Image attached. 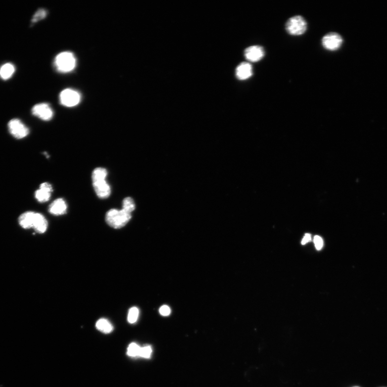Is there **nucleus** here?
Masks as SVG:
<instances>
[{
    "instance_id": "f257e3e1",
    "label": "nucleus",
    "mask_w": 387,
    "mask_h": 387,
    "mask_svg": "<svg viewBox=\"0 0 387 387\" xmlns=\"http://www.w3.org/2000/svg\"><path fill=\"white\" fill-rule=\"evenodd\" d=\"M132 218V214L128 212L116 209H112L105 215V221L109 226L114 229L124 227Z\"/></svg>"
},
{
    "instance_id": "f03ea898",
    "label": "nucleus",
    "mask_w": 387,
    "mask_h": 387,
    "mask_svg": "<svg viewBox=\"0 0 387 387\" xmlns=\"http://www.w3.org/2000/svg\"><path fill=\"white\" fill-rule=\"evenodd\" d=\"M54 65L59 72L69 73L76 68L77 59L72 52H63L56 56Z\"/></svg>"
},
{
    "instance_id": "7ed1b4c3",
    "label": "nucleus",
    "mask_w": 387,
    "mask_h": 387,
    "mask_svg": "<svg viewBox=\"0 0 387 387\" xmlns=\"http://www.w3.org/2000/svg\"><path fill=\"white\" fill-rule=\"evenodd\" d=\"M307 23L303 17L300 15L292 16L287 21L286 30L292 36H300L304 34L307 29Z\"/></svg>"
},
{
    "instance_id": "20e7f679",
    "label": "nucleus",
    "mask_w": 387,
    "mask_h": 387,
    "mask_svg": "<svg viewBox=\"0 0 387 387\" xmlns=\"http://www.w3.org/2000/svg\"><path fill=\"white\" fill-rule=\"evenodd\" d=\"M82 97L79 92L71 89L62 91L59 96L61 104L66 107H73L81 101Z\"/></svg>"
},
{
    "instance_id": "39448f33",
    "label": "nucleus",
    "mask_w": 387,
    "mask_h": 387,
    "mask_svg": "<svg viewBox=\"0 0 387 387\" xmlns=\"http://www.w3.org/2000/svg\"><path fill=\"white\" fill-rule=\"evenodd\" d=\"M8 126L10 134L17 139H24L29 134V128L17 118L10 120Z\"/></svg>"
},
{
    "instance_id": "423d86ee",
    "label": "nucleus",
    "mask_w": 387,
    "mask_h": 387,
    "mask_svg": "<svg viewBox=\"0 0 387 387\" xmlns=\"http://www.w3.org/2000/svg\"><path fill=\"white\" fill-rule=\"evenodd\" d=\"M343 40L341 36L336 33H330L323 37L322 46L328 51H335L341 46Z\"/></svg>"
},
{
    "instance_id": "0eeeda50",
    "label": "nucleus",
    "mask_w": 387,
    "mask_h": 387,
    "mask_svg": "<svg viewBox=\"0 0 387 387\" xmlns=\"http://www.w3.org/2000/svg\"><path fill=\"white\" fill-rule=\"evenodd\" d=\"M31 111H32L33 115L45 121H50L54 114L51 106L47 103L36 104L34 106Z\"/></svg>"
},
{
    "instance_id": "6e6552de",
    "label": "nucleus",
    "mask_w": 387,
    "mask_h": 387,
    "mask_svg": "<svg viewBox=\"0 0 387 387\" xmlns=\"http://www.w3.org/2000/svg\"><path fill=\"white\" fill-rule=\"evenodd\" d=\"M244 55L248 61L253 62H258L264 58L265 50L262 47L253 46L245 49Z\"/></svg>"
},
{
    "instance_id": "1a4fd4ad",
    "label": "nucleus",
    "mask_w": 387,
    "mask_h": 387,
    "mask_svg": "<svg viewBox=\"0 0 387 387\" xmlns=\"http://www.w3.org/2000/svg\"><path fill=\"white\" fill-rule=\"evenodd\" d=\"M52 192V185L48 183H44L40 185V189L36 191L35 198L39 202H46L50 199Z\"/></svg>"
},
{
    "instance_id": "9d476101",
    "label": "nucleus",
    "mask_w": 387,
    "mask_h": 387,
    "mask_svg": "<svg viewBox=\"0 0 387 387\" xmlns=\"http://www.w3.org/2000/svg\"><path fill=\"white\" fill-rule=\"evenodd\" d=\"M94 189L99 198H107L111 194V187L106 180L93 183Z\"/></svg>"
},
{
    "instance_id": "9b49d317",
    "label": "nucleus",
    "mask_w": 387,
    "mask_h": 387,
    "mask_svg": "<svg viewBox=\"0 0 387 387\" xmlns=\"http://www.w3.org/2000/svg\"><path fill=\"white\" fill-rule=\"evenodd\" d=\"M67 209V205L65 201L60 198L55 199L48 207L49 213L55 216L65 214Z\"/></svg>"
},
{
    "instance_id": "f8f14e48",
    "label": "nucleus",
    "mask_w": 387,
    "mask_h": 387,
    "mask_svg": "<svg viewBox=\"0 0 387 387\" xmlns=\"http://www.w3.org/2000/svg\"><path fill=\"white\" fill-rule=\"evenodd\" d=\"M237 79L240 80H245L250 78L253 75L252 66L248 62H242L237 66L236 71Z\"/></svg>"
},
{
    "instance_id": "ddd939ff",
    "label": "nucleus",
    "mask_w": 387,
    "mask_h": 387,
    "mask_svg": "<svg viewBox=\"0 0 387 387\" xmlns=\"http://www.w3.org/2000/svg\"><path fill=\"white\" fill-rule=\"evenodd\" d=\"M36 213L33 211H27L21 215L18 218V223L20 226L25 229L33 228Z\"/></svg>"
},
{
    "instance_id": "4468645a",
    "label": "nucleus",
    "mask_w": 387,
    "mask_h": 387,
    "mask_svg": "<svg viewBox=\"0 0 387 387\" xmlns=\"http://www.w3.org/2000/svg\"><path fill=\"white\" fill-rule=\"evenodd\" d=\"M48 227L46 218L40 213H36L34 229L39 234L46 233Z\"/></svg>"
},
{
    "instance_id": "2eb2a0df",
    "label": "nucleus",
    "mask_w": 387,
    "mask_h": 387,
    "mask_svg": "<svg viewBox=\"0 0 387 387\" xmlns=\"http://www.w3.org/2000/svg\"><path fill=\"white\" fill-rule=\"evenodd\" d=\"M16 70L14 64L8 62L0 67V78L3 80H7L13 76Z\"/></svg>"
},
{
    "instance_id": "dca6fc26",
    "label": "nucleus",
    "mask_w": 387,
    "mask_h": 387,
    "mask_svg": "<svg viewBox=\"0 0 387 387\" xmlns=\"http://www.w3.org/2000/svg\"><path fill=\"white\" fill-rule=\"evenodd\" d=\"M108 176V171L105 168L98 167L93 171L92 174V179L93 183L100 182V181L106 180Z\"/></svg>"
},
{
    "instance_id": "f3484780",
    "label": "nucleus",
    "mask_w": 387,
    "mask_h": 387,
    "mask_svg": "<svg viewBox=\"0 0 387 387\" xmlns=\"http://www.w3.org/2000/svg\"><path fill=\"white\" fill-rule=\"evenodd\" d=\"M96 327L99 332L106 334L110 333L113 330V326L110 322L104 318L99 320L97 322Z\"/></svg>"
},
{
    "instance_id": "a211bd4d",
    "label": "nucleus",
    "mask_w": 387,
    "mask_h": 387,
    "mask_svg": "<svg viewBox=\"0 0 387 387\" xmlns=\"http://www.w3.org/2000/svg\"><path fill=\"white\" fill-rule=\"evenodd\" d=\"M135 203L132 197H128L123 199L122 209L130 214H132V212L135 210Z\"/></svg>"
},
{
    "instance_id": "6ab92c4d",
    "label": "nucleus",
    "mask_w": 387,
    "mask_h": 387,
    "mask_svg": "<svg viewBox=\"0 0 387 387\" xmlns=\"http://www.w3.org/2000/svg\"><path fill=\"white\" fill-rule=\"evenodd\" d=\"M139 309L137 307H133L129 311L128 321L131 324L135 323L138 320L139 316Z\"/></svg>"
},
{
    "instance_id": "aec40b11",
    "label": "nucleus",
    "mask_w": 387,
    "mask_h": 387,
    "mask_svg": "<svg viewBox=\"0 0 387 387\" xmlns=\"http://www.w3.org/2000/svg\"><path fill=\"white\" fill-rule=\"evenodd\" d=\"M141 348V347L136 344V343H132L128 348L127 354L130 357L140 356Z\"/></svg>"
},
{
    "instance_id": "412c9836",
    "label": "nucleus",
    "mask_w": 387,
    "mask_h": 387,
    "mask_svg": "<svg viewBox=\"0 0 387 387\" xmlns=\"http://www.w3.org/2000/svg\"><path fill=\"white\" fill-rule=\"evenodd\" d=\"M48 12L45 9H40L37 10L34 14L32 18V22L36 23L39 22L44 18H46L47 16Z\"/></svg>"
},
{
    "instance_id": "4be33fe9",
    "label": "nucleus",
    "mask_w": 387,
    "mask_h": 387,
    "mask_svg": "<svg viewBox=\"0 0 387 387\" xmlns=\"http://www.w3.org/2000/svg\"><path fill=\"white\" fill-rule=\"evenodd\" d=\"M152 352V348L150 346L141 347L140 356L145 358H149L151 357Z\"/></svg>"
},
{
    "instance_id": "5701e85b",
    "label": "nucleus",
    "mask_w": 387,
    "mask_h": 387,
    "mask_svg": "<svg viewBox=\"0 0 387 387\" xmlns=\"http://www.w3.org/2000/svg\"><path fill=\"white\" fill-rule=\"evenodd\" d=\"M314 244L317 250H320L323 246V241L320 236H316L314 239Z\"/></svg>"
},
{
    "instance_id": "b1692460",
    "label": "nucleus",
    "mask_w": 387,
    "mask_h": 387,
    "mask_svg": "<svg viewBox=\"0 0 387 387\" xmlns=\"http://www.w3.org/2000/svg\"><path fill=\"white\" fill-rule=\"evenodd\" d=\"M160 313L164 316H167L171 313V309L167 305H163L159 309Z\"/></svg>"
},
{
    "instance_id": "393cba45",
    "label": "nucleus",
    "mask_w": 387,
    "mask_h": 387,
    "mask_svg": "<svg viewBox=\"0 0 387 387\" xmlns=\"http://www.w3.org/2000/svg\"><path fill=\"white\" fill-rule=\"evenodd\" d=\"M311 235L309 234H306L304 235V236L303 237V240L302 241V242H301L302 244V245H305L306 244H307V243L309 242H310L311 241Z\"/></svg>"
},
{
    "instance_id": "a878e982",
    "label": "nucleus",
    "mask_w": 387,
    "mask_h": 387,
    "mask_svg": "<svg viewBox=\"0 0 387 387\" xmlns=\"http://www.w3.org/2000/svg\"><path fill=\"white\" fill-rule=\"evenodd\" d=\"M359 387V386H354V387Z\"/></svg>"
}]
</instances>
